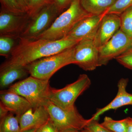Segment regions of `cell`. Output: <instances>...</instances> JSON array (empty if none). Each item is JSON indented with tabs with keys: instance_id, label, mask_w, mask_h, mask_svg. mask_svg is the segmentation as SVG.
Masks as SVG:
<instances>
[{
	"instance_id": "cell-1",
	"label": "cell",
	"mask_w": 132,
	"mask_h": 132,
	"mask_svg": "<svg viewBox=\"0 0 132 132\" xmlns=\"http://www.w3.org/2000/svg\"><path fill=\"white\" fill-rule=\"evenodd\" d=\"M9 58L1 65L0 70L11 67H26L37 60L57 54L75 46L78 42L67 37L58 40L19 38Z\"/></svg>"
},
{
	"instance_id": "cell-2",
	"label": "cell",
	"mask_w": 132,
	"mask_h": 132,
	"mask_svg": "<svg viewBox=\"0 0 132 132\" xmlns=\"http://www.w3.org/2000/svg\"><path fill=\"white\" fill-rule=\"evenodd\" d=\"M91 15H93L86 12L81 6L80 0H73L69 7L55 19L50 27L35 39L58 40L62 39L80 22Z\"/></svg>"
},
{
	"instance_id": "cell-3",
	"label": "cell",
	"mask_w": 132,
	"mask_h": 132,
	"mask_svg": "<svg viewBox=\"0 0 132 132\" xmlns=\"http://www.w3.org/2000/svg\"><path fill=\"white\" fill-rule=\"evenodd\" d=\"M75 46L57 54L39 59L25 67L31 76L43 80H49L59 69L73 64Z\"/></svg>"
},
{
	"instance_id": "cell-4",
	"label": "cell",
	"mask_w": 132,
	"mask_h": 132,
	"mask_svg": "<svg viewBox=\"0 0 132 132\" xmlns=\"http://www.w3.org/2000/svg\"><path fill=\"white\" fill-rule=\"evenodd\" d=\"M49 80L29 77L16 82L8 90L22 96L30 103L34 109L45 106L49 101Z\"/></svg>"
},
{
	"instance_id": "cell-5",
	"label": "cell",
	"mask_w": 132,
	"mask_h": 132,
	"mask_svg": "<svg viewBox=\"0 0 132 132\" xmlns=\"http://www.w3.org/2000/svg\"><path fill=\"white\" fill-rule=\"evenodd\" d=\"M91 80L87 75L81 74L75 82L61 89L50 88L49 101L62 109H69L75 106L78 97L90 87Z\"/></svg>"
},
{
	"instance_id": "cell-6",
	"label": "cell",
	"mask_w": 132,
	"mask_h": 132,
	"mask_svg": "<svg viewBox=\"0 0 132 132\" xmlns=\"http://www.w3.org/2000/svg\"><path fill=\"white\" fill-rule=\"evenodd\" d=\"M50 119L59 132H69L83 130L89 119H86L75 106L69 109H62L50 101L45 106Z\"/></svg>"
},
{
	"instance_id": "cell-7",
	"label": "cell",
	"mask_w": 132,
	"mask_h": 132,
	"mask_svg": "<svg viewBox=\"0 0 132 132\" xmlns=\"http://www.w3.org/2000/svg\"><path fill=\"white\" fill-rule=\"evenodd\" d=\"M60 14L54 3L46 6L31 19L20 37L35 39L50 27Z\"/></svg>"
},
{
	"instance_id": "cell-8",
	"label": "cell",
	"mask_w": 132,
	"mask_h": 132,
	"mask_svg": "<svg viewBox=\"0 0 132 132\" xmlns=\"http://www.w3.org/2000/svg\"><path fill=\"white\" fill-rule=\"evenodd\" d=\"M132 47V39L120 29L98 48L99 66L105 65Z\"/></svg>"
},
{
	"instance_id": "cell-9",
	"label": "cell",
	"mask_w": 132,
	"mask_h": 132,
	"mask_svg": "<svg viewBox=\"0 0 132 132\" xmlns=\"http://www.w3.org/2000/svg\"><path fill=\"white\" fill-rule=\"evenodd\" d=\"M73 64L86 71H94L99 67L98 48L93 40H82L75 45Z\"/></svg>"
},
{
	"instance_id": "cell-10",
	"label": "cell",
	"mask_w": 132,
	"mask_h": 132,
	"mask_svg": "<svg viewBox=\"0 0 132 132\" xmlns=\"http://www.w3.org/2000/svg\"><path fill=\"white\" fill-rule=\"evenodd\" d=\"M31 19L27 13L17 14L1 9L0 36L19 39Z\"/></svg>"
},
{
	"instance_id": "cell-11",
	"label": "cell",
	"mask_w": 132,
	"mask_h": 132,
	"mask_svg": "<svg viewBox=\"0 0 132 132\" xmlns=\"http://www.w3.org/2000/svg\"><path fill=\"white\" fill-rule=\"evenodd\" d=\"M104 14L93 15L83 19L66 37L78 42L83 39L93 40Z\"/></svg>"
},
{
	"instance_id": "cell-12",
	"label": "cell",
	"mask_w": 132,
	"mask_h": 132,
	"mask_svg": "<svg viewBox=\"0 0 132 132\" xmlns=\"http://www.w3.org/2000/svg\"><path fill=\"white\" fill-rule=\"evenodd\" d=\"M120 17L115 14H105L93 40L96 47L99 48L106 43L120 29Z\"/></svg>"
},
{
	"instance_id": "cell-13",
	"label": "cell",
	"mask_w": 132,
	"mask_h": 132,
	"mask_svg": "<svg viewBox=\"0 0 132 132\" xmlns=\"http://www.w3.org/2000/svg\"><path fill=\"white\" fill-rule=\"evenodd\" d=\"M129 80L121 78L118 82V91L114 99L106 106L98 109L92 116V119L98 120L100 116L105 112L111 110H116L121 107L132 105V94L127 91Z\"/></svg>"
},
{
	"instance_id": "cell-14",
	"label": "cell",
	"mask_w": 132,
	"mask_h": 132,
	"mask_svg": "<svg viewBox=\"0 0 132 132\" xmlns=\"http://www.w3.org/2000/svg\"><path fill=\"white\" fill-rule=\"evenodd\" d=\"M49 114L45 106L29 109L19 118L21 132L38 129L50 119Z\"/></svg>"
},
{
	"instance_id": "cell-15",
	"label": "cell",
	"mask_w": 132,
	"mask_h": 132,
	"mask_svg": "<svg viewBox=\"0 0 132 132\" xmlns=\"http://www.w3.org/2000/svg\"><path fill=\"white\" fill-rule=\"evenodd\" d=\"M0 99L9 112L19 118L29 109L32 108L24 97L8 90L1 91Z\"/></svg>"
},
{
	"instance_id": "cell-16",
	"label": "cell",
	"mask_w": 132,
	"mask_h": 132,
	"mask_svg": "<svg viewBox=\"0 0 132 132\" xmlns=\"http://www.w3.org/2000/svg\"><path fill=\"white\" fill-rule=\"evenodd\" d=\"M0 70V87L2 89L8 87L15 80L26 78L29 74L25 67H9Z\"/></svg>"
},
{
	"instance_id": "cell-17",
	"label": "cell",
	"mask_w": 132,
	"mask_h": 132,
	"mask_svg": "<svg viewBox=\"0 0 132 132\" xmlns=\"http://www.w3.org/2000/svg\"><path fill=\"white\" fill-rule=\"evenodd\" d=\"M117 0H80L86 12L93 15L104 14Z\"/></svg>"
},
{
	"instance_id": "cell-18",
	"label": "cell",
	"mask_w": 132,
	"mask_h": 132,
	"mask_svg": "<svg viewBox=\"0 0 132 132\" xmlns=\"http://www.w3.org/2000/svg\"><path fill=\"white\" fill-rule=\"evenodd\" d=\"M0 132H21L19 118L12 113L1 120Z\"/></svg>"
},
{
	"instance_id": "cell-19",
	"label": "cell",
	"mask_w": 132,
	"mask_h": 132,
	"mask_svg": "<svg viewBox=\"0 0 132 132\" xmlns=\"http://www.w3.org/2000/svg\"><path fill=\"white\" fill-rule=\"evenodd\" d=\"M102 125L113 132H127L126 118L121 120H114L111 117L106 116Z\"/></svg>"
},
{
	"instance_id": "cell-20",
	"label": "cell",
	"mask_w": 132,
	"mask_h": 132,
	"mask_svg": "<svg viewBox=\"0 0 132 132\" xmlns=\"http://www.w3.org/2000/svg\"><path fill=\"white\" fill-rule=\"evenodd\" d=\"M120 29L132 39V7L125 10L120 15Z\"/></svg>"
},
{
	"instance_id": "cell-21",
	"label": "cell",
	"mask_w": 132,
	"mask_h": 132,
	"mask_svg": "<svg viewBox=\"0 0 132 132\" xmlns=\"http://www.w3.org/2000/svg\"><path fill=\"white\" fill-rule=\"evenodd\" d=\"M15 38L8 36H0V55L9 58L15 46Z\"/></svg>"
},
{
	"instance_id": "cell-22",
	"label": "cell",
	"mask_w": 132,
	"mask_h": 132,
	"mask_svg": "<svg viewBox=\"0 0 132 132\" xmlns=\"http://www.w3.org/2000/svg\"><path fill=\"white\" fill-rule=\"evenodd\" d=\"M53 3L54 0H28L27 14L31 19H32L43 8Z\"/></svg>"
},
{
	"instance_id": "cell-23",
	"label": "cell",
	"mask_w": 132,
	"mask_h": 132,
	"mask_svg": "<svg viewBox=\"0 0 132 132\" xmlns=\"http://www.w3.org/2000/svg\"><path fill=\"white\" fill-rule=\"evenodd\" d=\"M131 7H132V0H117L105 14H115L120 15Z\"/></svg>"
},
{
	"instance_id": "cell-24",
	"label": "cell",
	"mask_w": 132,
	"mask_h": 132,
	"mask_svg": "<svg viewBox=\"0 0 132 132\" xmlns=\"http://www.w3.org/2000/svg\"><path fill=\"white\" fill-rule=\"evenodd\" d=\"M1 9L17 14L26 13L22 9L16 0H0Z\"/></svg>"
},
{
	"instance_id": "cell-25",
	"label": "cell",
	"mask_w": 132,
	"mask_h": 132,
	"mask_svg": "<svg viewBox=\"0 0 132 132\" xmlns=\"http://www.w3.org/2000/svg\"><path fill=\"white\" fill-rule=\"evenodd\" d=\"M115 59L126 68L132 70V47Z\"/></svg>"
},
{
	"instance_id": "cell-26",
	"label": "cell",
	"mask_w": 132,
	"mask_h": 132,
	"mask_svg": "<svg viewBox=\"0 0 132 132\" xmlns=\"http://www.w3.org/2000/svg\"><path fill=\"white\" fill-rule=\"evenodd\" d=\"M98 121L90 118L84 129L90 132H113L100 124Z\"/></svg>"
},
{
	"instance_id": "cell-27",
	"label": "cell",
	"mask_w": 132,
	"mask_h": 132,
	"mask_svg": "<svg viewBox=\"0 0 132 132\" xmlns=\"http://www.w3.org/2000/svg\"><path fill=\"white\" fill-rule=\"evenodd\" d=\"M73 0H54L60 14L67 9Z\"/></svg>"
},
{
	"instance_id": "cell-28",
	"label": "cell",
	"mask_w": 132,
	"mask_h": 132,
	"mask_svg": "<svg viewBox=\"0 0 132 132\" xmlns=\"http://www.w3.org/2000/svg\"><path fill=\"white\" fill-rule=\"evenodd\" d=\"M35 132H59L51 119L36 129Z\"/></svg>"
},
{
	"instance_id": "cell-29",
	"label": "cell",
	"mask_w": 132,
	"mask_h": 132,
	"mask_svg": "<svg viewBox=\"0 0 132 132\" xmlns=\"http://www.w3.org/2000/svg\"><path fill=\"white\" fill-rule=\"evenodd\" d=\"M22 9L27 14L28 11V0H16Z\"/></svg>"
},
{
	"instance_id": "cell-30",
	"label": "cell",
	"mask_w": 132,
	"mask_h": 132,
	"mask_svg": "<svg viewBox=\"0 0 132 132\" xmlns=\"http://www.w3.org/2000/svg\"><path fill=\"white\" fill-rule=\"evenodd\" d=\"M9 111L1 102L0 103V119L5 118L9 114Z\"/></svg>"
},
{
	"instance_id": "cell-31",
	"label": "cell",
	"mask_w": 132,
	"mask_h": 132,
	"mask_svg": "<svg viewBox=\"0 0 132 132\" xmlns=\"http://www.w3.org/2000/svg\"><path fill=\"white\" fill-rule=\"evenodd\" d=\"M126 119L127 122V132H132V118L127 117Z\"/></svg>"
},
{
	"instance_id": "cell-32",
	"label": "cell",
	"mask_w": 132,
	"mask_h": 132,
	"mask_svg": "<svg viewBox=\"0 0 132 132\" xmlns=\"http://www.w3.org/2000/svg\"><path fill=\"white\" fill-rule=\"evenodd\" d=\"M69 132H90L88 130H86V129H83L80 131H74Z\"/></svg>"
},
{
	"instance_id": "cell-33",
	"label": "cell",
	"mask_w": 132,
	"mask_h": 132,
	"mask_svg": "<svg viewBox=\"0 0 132 132\" xmlns=\"http://www.w3.org/2000/svg\"><path fill=\"white\" fill-rule=\"evenodd\" d=\"M36 130V129H31V130H26L22 132H35Z\"/></svg>"
}]
</instances>
